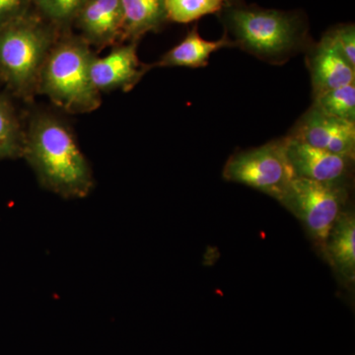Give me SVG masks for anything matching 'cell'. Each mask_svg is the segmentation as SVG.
Here are the masks:
<instances>
[{"label":"cell","mask_w":355,"mask_h":355,"mask_svg":"<svg viewBox=\"0 0 355 355\" xmlns=\"http://www.w3.org/2000/svg\"><path fill=\"white\" fill-rule=\"evenodd\" d=\"M342 184H327L295 177L279 202L293 214L322 252L347 200Z\"/></svg>","instance_id":"cell-5"},{"label":"cell","mask_w":355,"mask_h":355,"mask_svg":"<svg viewBox=\"0 0 355 355\" xmlns=\"http://www.w3.org/2000/svg\"><path fill=\"white\" fill-rule=\"evenodd\" d=\"M60 30L31 10L0 26V80L13 97L31 101Z\"/></svg>","instance_id":"cell-4"},{"label":"cell","mask_w":355,"mask_h":355,"mask_svg":"<svg viewBox=\"0 0 355 355\" xmlns=\"http://www.w3.org/2000/svg\"><path fill=\"white\" fill-rule=\"evenodd\" d=\"M286 144V137L234 154L224 166V179L261 191L279 202L296 177Z\"/></svg>","instance_id":"cell-6"},{"label":"cell","mask_w":355,"mask_h":355,"mask_svg":"<svg viewBox=\"0 0 355 355\" xmlns=\"http://www.w3.org/2000/svg\"><path fill=\"white\" fill-rule=\"evenodd\" d=\"M137 44L132 42L116 44L106 57L95 55L92 58L91 80L100 94L112 91L128 92L150 70L149 64L140 62Z\"/></svg>","instance_id":"cell-7"},{"label":"cell","mask_w":355,"mask_h":355,"mask_svg":"<svg viewBox=\"0 0 355 355\" xmlns=\"http://www.w3.org/2000/svg\"><path fill=\"white\" fill-rule=\"evenodd\" d=\"M340 51L347 62L355 67V28L354 24L338 25L324 35Z\"/></svg>","instance_id":"cell-19"},{"label":"cell","mask_w":355,"mask_h":355,"mask_svg":"<svg viewBox=\"0 0 355 355\" xmlns=\"http://www.w3.org/2000/svg\"><path fill=\"white\" fill-rule=\"evenodd\" d=\"M32 10V0H0V26L22 17Z\"/></svg>","instance_id":"cell-20"},{"label":"cell","mask_w":355,"mask_h":355,"mask_svg":"<svg viewBox=\"0 0 355 355\" xmlns=\"http://www.w3.org/2000/svg\"><path fill=\"white\" fill-rule=\"evenodd\" d=\"M235 46L270 64H284L309 46L307 22L297 12L232 3L220 11Z\"/></svg>","instance_id":"cell-2"},{"label":"cell","mask_w":355,"mask_h":355,"mask_svg":"<svg viewBox=\"0 0 355 355\" xmlns=\"http://www.w3.org/2000/svg\"><path fill=\"white\" fill-rule=\"evenodd\" d=\"M230 46H235V44L227 34L218 41H205L200 36L198 27L195 26L181 43L168 51L157 62L149 64V67L150 70L155 67H205L209 64L212 53Z\"/></svg>","instance_id":"cell-12"},{"label":"cell","mask_w":355,"mask_h":355,"mask_svg":"<svg viewBox=\"0 0 355 355\" xmlns=\"http://www.w3.org/2000/svg\"><path fill=\"white\" fill-rule=\"evenodd\" d=\"M288 135L317 148L354 160L355 123L352 121L333 118L311 108Z\"/></svg>","instance_id":"cell-8"},{"label":"cell","mask_w":355,"mask_h":355,"mask_svg":"<svg viewBox=\"0 0 355 355\" xmlns=\"http://www.w3.org/2000/svg\"><path fill=\"white\" fill-rule=\"evenodd\" d=\"M312 108L327 116L355 123V83L314 96Z\"/></svg>","instance_id":"cell-16"},{"label":"cell","mask_w":355,"mask_h":355,"mask_svg":"<svg viewBox=\"0 0 355 355\" xmlns=\"http://www.w3.org/2000/svg\"><path fill=\"white\" fill-rule=\"evenodd\" d=\"M85 0H32L37 12L58 28L69 30Z\"/></svg>","instance_id":"cell-18"},{"label":"cell","mask_w":355,"mask_h":355,"mask_svg":"<svg viewBox=\"0 0 355 355\" xmlns=\"http://www.w3.org/2000/svg\"><path fill=\"white\" fill-rule=\"evenodd\" d=\"M22 158L42 188L64 200L87 198L94 190L92 167L71 128L58 114L33 112L25 125Z\"/></svg>","instance_id":"cell-1"},{"label":"cell","mask_w":355,"mask_h":355,"mask_svg":"<svg viewBox=\"0 0 355 355\" xmlns=\"http://www.w3.org/2000/svg\"><path fill=\"white\" fill-rule=\"evenodd\" d=\"M307 62L314 96L355 83V67L324 36L310 46Z\"/></svg>","instance_id":"cell-11"},{"label":"cell","mask_w":355,"mask_h":355,"mask_svg":"<svg viewBox=\"0 0 355 355\" xmlns=\"http://www.w3.org/2000/svg\"><path fill=\"white\" fill-rule=\"evenodd\" d=\"M96 53L80 36L64 30L58 35L40 73L37 95L46 96L67 114H87L99 109L101 94L90 76Z\"/></svg>","instance_id":"cell-3"},{"label":"cell","mask_w":355,"mask_h":355,"mask_svg":"<svg viewBox=\"0 0 355 355\" xmlns=\"http://www.w3.org/2000/svg\"><path fill=\"white\" fill-rule=\"evenodd\" d=\"M25 125H23L13 96L0 90V160L22 158Z\"/></svg>","instance_id":"cell-15"},{"label":"cell","mask_w":355,"mask_h":355,"mask_svg":"<svg viewBox=\"0 0 355 355\" xmlns=\"http://www.w3.org/2000/svg\"><path fill=\"white\" fill-rule=\"evenodd\" d=\"M331 266L347 284L355 279V217L343 211L326 242L324 252Z\"/></svg>","instance_id":"cell-14"},{"label":"cell","mask_w":355,"mask_h":355,"mask_svg":"<svg viewBox=\"0 0 355 355\" xmlns=\"http://www.w3.org/2000/svg\"><path fill=\"white\" fill-rule=\"evenodd\" d=\"M73 24L91 48L101 51L121 44V0H85Z\"/></svg>","instance_id":"cell-10"},{"label":"cell","mask_w":355,"mask_h":355,"mask_svg":"<svg viewBox=\"0 0 355 355\" xmlns=\"http://www.w3.org/2000/svg\"><path fill=\"white\" fill-rule=\"evenodd\" d=\"M2 86V83H1V80H0V87H1ZM0 90H1V89H0Z\"/></svg>","instance_id":"cell-21"},{"label":"cell","mask_w":355,"mask_h":355,"mask_svg":"<svg viewBox=\"0 0 355 355\" xmlns=\"http://www.w3.org/2000/svg\"><path fill=\"white\" fill-rule=\"evenodd\" d=\"M123 12L121 43H139L149 32L168 22L164 0H121Z\"/></svg>","instance_id":"cell-13"},{"label":"cell","mask_w":355,"mask_h":355,"mask_svg":"<svg viewBox=\"0 0 355 355\" xmlns=\"http://www.w3.org/2000/svg\"><path fill=\"white\" fill-rule=\"evenodd\" d=\"M168 21L188 24L209 14L219 13L228 0H164Z\"/></svg>","instance_id":"cell-17"},{"label":"cell","mask_w":355,"mask_h":355,"mask_svg":"<svg viewBox=\"0 0 355 355\" xmlns=\"http://www.w3.org/2000/svg\"><path fill=\"white\" fill-rule=\"evenodd\" d=\"M287 155L296 177L327 184H342L352 159L317 148L287 135Z\"/></svg>","instance_id":"cell-9"}]
</instances>
